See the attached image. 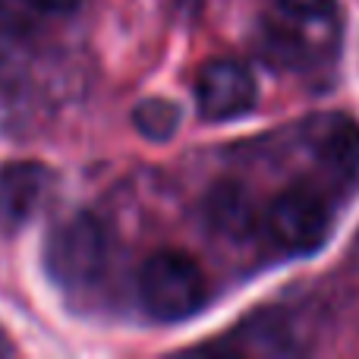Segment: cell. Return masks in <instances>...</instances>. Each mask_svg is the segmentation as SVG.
Masks as SVG:
<instances>
[{"mask_svg":"<svg viewBox=\"0 0 359 359\" xmlns=\"http://www.w3.org/2000/svg\"><path fill=\"white\" fill-rule=\"evenodd\" d=\"M139 299L158 322H183L208 299V280L192 255L161 249L139 268Z\"/></svg>","mask_w":359,"mask_h":359,"instance_id":"cell-1","label":"cell"},{"mask_svg":"<svg viewBox=\"0 0 359 359\" xmlns=\"http://www.w3.org/2000/svg\"><path fill=\"white\" fill-rule=\"evenodd\" d=\"M107 262L104 227L92 215H73L50 230L44 243V268L60 287H88Z\"/></svg>","mask_w":359,"mask_h":359,"instance_id":"cell-2","label":"cell"},{"mask_svg":"<svg viewBox=\"0 0 359 359\" xmlns=\"http://www.w3.org/2000/svg\"><path fill=\"white\" fill-rule=\"evenodd\" d=\"M265 230L278 249L290 255L316 252L331 230V208L309 189H287L268 205Z\"/></svg>","mask_w":359,"mask_h":359,"instance_id":"cell-3","label":"cell"},{"mask_svg":"<svg viewBox=\"0 0 359 359\" xmlns=\"http://www.w3.org/2000/svg\"><path fill=\"white\" fill-rule=\"evenodd\" d=\"M255 79L246 63L221 57L208 60L198 69L196 98L205 120H236L252 111L255 104Z\"/></svg>","mask_w":359,"mask_h":359,"instance_id":"cell-4","label":"cell"},{"mask_svg":"<svg viewBox=\"0 0 359 359\" xmlns=\"http://www.w3.org/2000/svg\"><path fill=\"white\" fill-rule=\"evenodd\" d=\"M50 189V170L38 161L0 164V233L13 236L35 217Z\"/></svg>","mask_w":359,"mask_h":359,"instance_id":"cell-5","label":"cell"},{"mask_svg":"<svg viewBox=\"0 0 359 359\" xmlns=\"http://www.w3.org/2000/svg\"><path fill=\"white\" fill-rule=\"evenodd\" d=\"M249 202L243 196L240 186H217L215 196L208 198V221L215 224L217 230H227L230 236H243L249 230Z\"/></svg>","mask_w":359,"mask_h":359,"instance_id":"cell-6","label":"cell"},{"mask_svg":"<svg viewBox=\"0 0 359 359\" xmlns=\"http://www.w3.org/2000/svg\"><path fill=\"white\" fill-rule=\"evenodd\" d=\"M133 123L142 133L145 139H155V142H164L177 133L180 126V107L168 98H145L136 104L133 111Z\"/></svg>","mask_w":359,"mask_h":359,"instance_id":"cell-7","label":"cell"},{"mask_svg":"<svg viewBox=\"0 0 359 359\" xmlns=\"http://www.w3.org/2000/svg\"><path fill=\"white\" fill-rule=\"evenodd\" d=\"M325 161H331L337 170L359 168V126L350 120H334L325 136Z\"/></svg>","mask_w":359,"mask_h":359,"instance_id":"cell-8","label":"cell"},{"mask_svg":"<svg viewBox=\"0 0 359 359\" xmlns=\"http://www.w3.org/2000/svg\"><path fill=\"white\" fill-rule=\"evenodd\" d=\"M278 4L297 16H325V13H331L334 0H278Z\"/></svg>","mask_w":359,"mask_h":359,"instance_id":"cell-9","label":"cell"},{"mask_svg":"<svg viewBox=\"0 0 359 359\" xmlns=\"http://www.w3.org/2000/svg\"><path fill=\"white\" fill-rule=\"evenodd\" d=\"M29 13H73L82 0H22Z\"/></svg>","mask_w":359,"mask_h":359,"instance_id":"cell-10","label":"cell"},{"mask_svg":"<svg viewBox=\"0 0 359 359\" xmlns=\"http://www.w3.org/2000/svg\"><path fill=\"white\" fill-rule=\"evenodd\" d=\"M6 353H13V344H10V341H6L4 328H0V356H6Z\"/></svg>","mask_w":359,"mask_h":359,"instance_id":"cell-11","label":"cell"}]
</instances>
